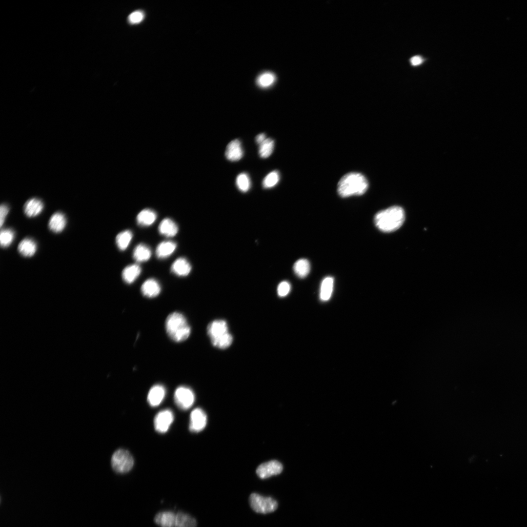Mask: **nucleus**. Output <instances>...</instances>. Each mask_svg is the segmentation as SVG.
Listing matches in <instances>:
<instances>
[{"label":"nucleus","mask_w":527,"mask_h":527,"mask_svg":"<svg viewBox=\"0 0 527 527\" xmlns=\"http://www.w3.org/2000/svg\"><path fill=\"white\" fill-rule=\"evenodd\" d=\"M405 220L404 209L393 206L378 212L374 217L376 227L384 232H391L399 229Z\"/></svg>","instance_id":"obj_1"},{"label":"nucleus","mask_w":527,"mask_h":527,"mask_svg":"<svg viewBox=\"0 0 527 527\" xmlns=\"http://www.w3.org/2000/svg\"><path fill=\"white\" fill-rule=\"evenodd\" d=\"M368 183L366 178L357 172H350L343 176L337 185L339 195L343 198L361 195L367 190Z\"/></svg>","instance_id":"obj_2"},{"label":"nucleus","mask_w":527,"mask_h":527,"mask_svg":"<svg viewBox=\"0 0 527 527\" xmlns=\"http://www.w3.org/2000/svg\"><path fill=\"white\" fill-rule=\"evenodd\" d=\"M165 326L169 337L176 342L185 340L190 334V327L186 319L179 312L169 314L166 319Z\"/></svg>","instance_id":"obj_3"},{"label":"nucleus","mask_w":527,"mask_h":527,"mask_svg":"<svg viewBox=\"0 0 527 527\" xmlns=\"http://www.w3.org/2000/svg\"><path fill=\"white\" fill-rule=\"evenodd\" d=\"M207 334L212 344L221 349L228 347L232 344L233 337L228 332L227 323L223 320H216L208 325Z\"/></svg>","instance_id":"obj_4"},{"label":"nucleus","mask_w":527,"mask_h":527,"mask_svg":"<svg viewBox=\"0 0 527 527\" xmlns=\"http://www.w3.org/2000/svg\"><path fill=\"white\" fill-rule=\"evenodd\" d=\"M111 464L115 472L124 473L132 469L134 465V459L128 451L119 449L113 453L111 459Z\"/></svg>","instance_id":"obj_5"},{"label":"nucleus","mask_w":527,"mask_h":527,"mask_svg":"<svg viewBox=\"0 0 527 527\" xmlns=\"http://www.w3.org/2000/svg\"><path fill=\"white\" fill-rule=\"evenodd\" d=\"M251 508L255 512L266 514L274 511L278 507V503L274 499L264 497L257 493H252L249 497Z\"/></svg>","instance_id":"obj_6"},{"label":"nucleus","mask_w":527,"mask_h":527,"mask_svg":"<svg viewBox=\"0 0 527 527\" xmlns=\"http://www.w3.org/2000/svg\"><path fill=\"white\" fill-rule=\"evenodd\" d=\"M174 398L178 407L181 409L186 410L193 405L195 401V395L190 388L181 386L176 389Z\"/></svg>","instance_id":"obj_7"},{"label":"nucleus","mask_w":527,"mask_h":527,"mask_svg":"<svg viewBox=\"0 0 527 527\" xmlns=\"http://www.w3.org/2000/svg\"><path fill=\"white\" fill-rule=\"evenodd\" d=\"M174 420L172 411L170 409H164L160 411L155 417L154 425L155 430L161 433L166 432Z\"/></svg>","instance_id":"obj_8"},{"label":"nucleus","mask_w":527,"mask_h":527,"mask_svg":"<svg viewBox=\"0 0 527 527\" xmlns=\"http://www.w3.org/2000/svg\"><path fill=\"white\" fill-rule=\"evenodd\" d=\"M283 467L281 463L271 460L260 465L256 470L258 476L261 479H266L281 473Z\"/></svg>","instance_id":"obj_9"},{"label":"nucleus","mask_w":527,"mask_h":527,"mask_svg":"<svg viewBox=\"0 0 527 527\" xmlns=\"http://www.w3.org/2000/svg\"><path fill=\"white\" fill-rule=\"evenodd\" d=\"M207 422V417L204 411L196 408L191 412L189 428L193 432H198L204 429Z\"/></svg>","instance_id":"obj_10"},{"label":"nucleus","mask_w":527,"mask_h":527,"mask_svg":"<svg viewBox=\"0 0 527 527\" xmlns=\"http://www.w3.org/2000/svg\"><path fill=\"white\" fill-rule=\"evenodd\" d=\"M243 151L239 139L231 141L227 145L225 152L226 158L231 162L238 161L243 156Z\"/></svg>","instance_id":"obj_11"},{"label":"nucleus","mask_w":527,"mask_h":527,"mask_svg":"<svg viewBox=\"0 0 527 527\" xmlns=\"http://www.w3.org/2000/svg\"><path fill=\"white\" fill-rule=\"evenodd\" d=\"M165 395V389L161 385L153 386L147 395V401L152 406H157L163 401Z\"/></svg>","instance_id":"obj_12"},{"label":"nucleus","mask_w":527,"mask_h":527,"mask_svg":"<svg viewBox=\"0 0 527 527\" xmlns=\"http://www.w3.org/2000/svg\"><path fill=\"white\" fill-rule=\"evenodd\" d=\"M161 287L159 282L153 278L145 280L141 286V292L144 296L154 298L160 293Z\"/></svg>","instance_id":"obj_13"},{"label":"nucleus","mask_w":527,"mask_h":527,"mask_svg":"<svg viewBox=\"0 0 527 527\" xmlns=\"http://www.w3.org/2000/svg\"><path fill=\"white\" fill-rule=\"evenodd\" d=\"M191 270V264L186 259L183 257H180L177 259L171 266V272L180 277L187 276Z\"/></svg>","instance_id":"obj_14"},{"label":"nucleus","mask_w":527,"mask_h":527,"mask_svg":"<svg viewBox=\"0 0 527 527\" xmlns=\"http://www.w3.org/2000/svg\"><path fill=\"white\" fill-rule=\"evenodd\" d=\"M179 228L176 223L172 219L166 218L160 223L158 231L162 235L166 237H172L178 233Z\"/></svg>","instance_id":"obj_15"},{"label":"nucleus","mask_w":527,"mask_h":527,"mask_svg":"<svg viewBox=\"0 0 527 527\" xmlns=\"http://www.w3.org/2000/svg\"><path fill=\"white\" fill-rule=\"evenodd\" d=\"M176 516L172 511H162L156 515L154 521L160 527H175Z\"/></svg>","instance_id":"obj_16"},{"label":"nucleus","mask_w":527,"mask_h":527,"mask_svg":"<svg viewBox=\"0 0 527 527\" xmlns=\"http://www.w3.org/2000/svg\"><path fill=\"white\" fill-rule=\"evenodd\" d=\"M43 209V203L35 198L27 201L23 206L24 214L28 217L38 216L42 211Z\"/></svg>","instance_id":"obj_17"},{"label":"nucleus","mask_w":527,"mask_h":527,"mask_svg":"<svg viewBox=\"0 0 527 527\" xmlns=\"http://www.w3.org/2000/svg\"><path fill=\"white\" fill-rule=\"evenodd\" d=\"M66 219L61 212H58L53 214L48 222V227L54 233L61 232L65 227Z\"/></svg>","instance_id":"obj_18"},{"label":"nucleus","mask_w":527,"mask_h":527,"mask_svg":"<svg viewBox=\"0 0 527 527\" xmlns=\"http://www.w3.org/2000/svg\"><path fill=\"white\" fill-rule=\"evenodd\" d=\"M177 243L171 241H163L160 243L156 249V255L160 259H165L170 256L175 250Z\"/></svg>","instance_id":"obj_19"},{"label":"nucleus","mask_w":527,"mask_h":527,"mask_svg":"<svg viewBox=\"0 0 527 527\" xmlns=\"http://www.w3.org/2000/svg\"><path fill=\"white\" fill-rule=\"evenodd\" d=\"M37 249V245L36 242L30 238L23 239L18 246L19 253L25 257L33 256L35 254Z\"/></svg>","instance_id":"obj_20"},{"label":"nucleus","mask_w":527,"mask_h":527,"mask_svg":"<svg viewBox=\"0 0 527 527\" xmlns=\"http://www.w3.org/2000/svg\"><path fill=\"white\" fill-rule=\"evenodd\" d=\"M141 272V267L139 264L128 265L122 271V278L125 283L131 284L139 277Z\"/></svg>","instance_id":"obj_21"},{"label":"nucleus","mask_w":527,"mask_h":527,"mask_svg":"<svg viewBox=\"0 0 527 527\" xmlns=\"http://www.w3.org/2000/svg\"><path fill=\"white\" fill-rule=\"evenodd\" d=\"M156 218L157 214L155 211L149 208H145L138 213L137 222L140 226H148L153 223Z\"/></svg>","instance_id":"obj_22"},{"label":"nucleus","mask_w":527,"mask_h":527,"mask_svg":"<svg viewBox=\"0 0 527 527\" xmlns=\"http://www.w3.org/2000/svg\"><path fill=\"white\" fill-rule=\"evenodd\" d=\"M151 254V250L149 246L143 243H140L135 247L133 257L137 262H146L150 258Z\"/></svg>","instance_id":"obj_23"},{"label":"nucleus","mask_w":527,"mask_h":527,"mask_svg":"<svg viewBox=\"0 0 527 527\" xmlns=\"http://www.w3.org/2000/svg\"><path fill=\"white\" fill-rule=\"evenodd\" d=\"M334 284V279L331 277H326L321 283L320 288V299L324 301L328 300L331 297Z\"/></svg>","instance_id":"obj_24"},{"label":"nucleus","mask_w":527,"mask_h":527,"mask_svg":"<svg viewBox=\"0 0 527 527\" xmlns=\"http://www.w3.org/2000/svg\"><path fill=\"white\" fill-rule=\"evenodd\" d=\"M197 522L190 515L182 512L176 514L175 527H196Z\"/></svg>","instance_id":"obj_25"},{"label":"nucleus","mask_w":527,"mask_h":527,"mask_svg":"<svg viewBox=\"0 0 527 527\" xmlns=\"http://www.w3.org/2000/svg\"><path fill=\"white\" fill-rule=\"evenodd\" d=\"M310 270L309 261L305 259L297 260L293 265V270L295 274L301 278L307 276Z\"/></svg>","instance_id":"obj_26"},{"label":"nucleus","mask_w":527,"mask_h":527,"mask_svg":"<svg viewBox=\"0 0 527 527\" xmlns=\"http://www.w3.org/2000/svg\"><path fill=\"white\" fill-rule=\"evenodd\" d=\"M132 237V232L130 230H125L118 233L116 237V243L119 250H125L130 243Z\"/></svg>","instance_id":"obj_27"},{"label":"nucleus","mask_w":527,"mask_h":527,"mask_svg":"<svg viewBox=\"0 0 527 527\" xmlns=\"http://www.w3.org/2000/svg\"><path fill=\"white\" fill-rule=\"evenodd\" d=\"M259 155L263 159L269 157L272 153L274 148V141L271 138H266L259 145Z\"/></svg>","instance_id":"obj_28"},{"label":"nucleus","mask_w":527,"mask_h":527,"mask_svg":"<svg viewBox=\"0 0 527 527\" xmlns=\"http://www.w3.org/2000/svg\"><path fill=\"white\" fill-rule=\"evenodd\" d=\"M237 188L242 192H247L251 186L250 179L248 175L244 172L239 174L236 179Z\"/></svg>","instance_id":"obj_29"},{"label":"nucleus","mask_w":527,"mask_h":527,"mask_svg":"<svg viewBox=\"0 0 527 527\" xmlns=\"http://www.w3.org/2000/svg\"><path fill=\"white\" fill-rule=\"evenodd\" d=\"M280 177L278 171L274 170L269 173L263 179L262 185L264 188L267 189L274 187L280 181Z\"/></svg>","instance_id":"obj_30"},{"label":"nucleus","mask_w":527,"mask_h":527,"mask_svg":"<svg viewBox=\"0 0 527 527\" xmlns=\"http://www.w3.org/2000/svg\"><path fill=\"white\" fill-rule=\"evenodd\" d=\"M276 77L274 74L269 72H266L261 74L257 78V83L258 85L263 88L268 87L275 81Z\"/></svg>","instance_id":"obj_31"},{"label":"nucleus","mask_w":527,"mask_h":527,"mask_svg":"<svg viewBox=\"0 0 527 527\" xmlns=\"http://www.w3.org/2000/svg\"><path fill=\"white\" fill-rule=\"evenodd\" d=\"M15 238V232L9 228L1 230L0 234V245L3 248L9 246L13 242Z\"/></svg>","instance_id":"obj_32"},{"label":"nucleus","mask_w":527,"mask_h":527,"mask_svg":"<svg viewBox=\"0 0 527 527\" xmlns=\"http://www.w3.org/2000/svg\"><path fill=\"white\" fill-rule=\"evenodd\" d=\"M290 289V284L287 281H283L278 286L277 293L280 297H285L289 293Z\"/></svg>","instance_id":"obj_33"},{"label":"nucleus","mask_w":527,"mask_h":527,"mask_svg":"<svg viewBox=\"0 0 527 527\" xmlns=\"http://www.w3.org/2000/svg\"><path fill=\"white\" fill-rule=\"evenodd\" d=\"M144 18V14L141 11H136L131 13L128 16V21L132 24L141 22Z\"/></svg>","instance_id":"obj_34"},{"label":"nucleus","mask_w":527,"mask_h":527,"mask_svg":"<svg viewBox=\"0 0 527 527\" xmlns=\"http://www.w3.org/2000/svg\"><path fill=\"white\" fill-rule=\"evenodd\" d=\"M9 212V208L5 204H2L0 207V225L1 227Z\"/></svg>","instance_id":"obj_35"},{"label":"nucleus","mask_w":527,"mask_h":527,"mask_svg":"<svg viewBox=\"0 0 527 527\" xmlns=\"http://www.w3.org/2000/svg\"><path fill=\"white\" fill-rule=\"evenodd\" d=\"M423 61L420 56L416 55L410 59V62L412 66H416L421 64Z\"/></svg>","instance_id":"obj_36"},{"label":"nucleus","mask_w":527,"mask_h":527,"mask_svg":"<svg viewBox=\"0 0 527 527\" xmlns=\"http://www.w3.org/2000/svg\"><path fill=\"white\" fill-rule=\"evenodd\" d=\"M266 139V135L264 133H260L257 135L255 138V141L258 145H260Z\"/></svg>","instance_id":"obj_37"}]
</instances>
